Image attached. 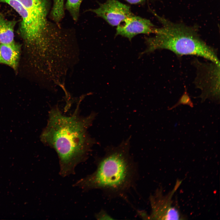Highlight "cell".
Here are the masks:
<instances>
[{"label":"cell","instance_id":"obj_1","mask_svg":"<svg viewBox=\"0 0 220 220\" xmlns=\"http://www.w3.org/2000/svg\"><path fill=\"white\" fill-rule=\"evenodd\" d=\"M77 107L70 116L64 115L56 106L49 112L46 127L42 133L41 141L53 148L59 157L60 174L65 177L73 174L76 166L85 160L96 141L88 130L96 116L92 112L81 116Z\"/></svg>","mask_w":220,"mask_h":220},{"label":"cell","instance_id":"obj_2","mask_svg":"<svg viewBox=\"0 0 220 220\" xmlns=\"http://www.w3.org/2000/svg\"><path fill=\"white\" fill-rule=\"evenodd\" d=\"M130 137L118 145L108 146L92 174L75 184L85 190L99 189L110 197H125L138 178L137 164L130 153Z\"/></svg>","mask_w":220,"mask_h":220},{"label":"cell","instance_id":"obj_3","mask_svg":"<svg viewBox=\"0 0 220 220\" xmlns=\"http://www.w3.org/2000/svg\"><path fill=\"white\" fill-rule=\"evenodd\" d=\"M8 4L21 18L18 33L31 56H44L52 52L65 35L61 28L48 19L49 0H0Z\"/></svg>","mask_w":220,"mask_h":220},{"label":"cell","instance_id":"obj_4","mask_svg":"<svg viewBox=\"0 0 220 220\" xmlns=\"http://www.w3.org/2000/svg\"><path fill=\"white\" fill-rule=\"evenodd\" d=\"M151 12L162 24V27L155 28L154 36L145 38L147 48L141 55L156 50L164 49L179 56L201 57L220 65L215 50L201 39L196 25L188 26L183 23H173L152 10Z\"/></svg>","mask_w":220,"mask_h":220},{"label":"cell","instance_id":"obj_5","mask_svg":"<svg viewBox=\"0 0 220 220\" xmlns=\"http://www.w3.org/2000/svg\"><path fill=\"white\" fill-rule=\"evenodd\" d=\"M197 65V76L195 82L202 90L200 96L201 102L208 99L217 104L220 102V65L199 63Z\"/></svg>","mask_w":220,"mask_h":220},{"label":"cell","instance_id":"obj_6","mask_svg":"<svg viewBox=\"0 0 220 220\" xmlns=\"http://www.w3.org/2000/svg\"><path fill=\"white\" fill-rule=\"evenodd\" d=\"M181 183L178 181L173 190L164 195L161 189H157L149 197L151 212L148 219L178 220L181 219L178 210L173 206L172 197Z\"/></svg>","mask_w":220,"mask_h":220},{"label":"cell","instance_id":"obj_7","mask_svg":"<svg viewBox=\"0 0 220 220\" xmlns=\"http://www.w3.org/2000/svg\"><path fill=\"white\" fill-rule=\"evenodd\" d=\"M90 11L113 26H117L126 18L134 15L129 6L118 0H107L99 3L97 8Z\"/></svg>","mask_w":220,"mask_h":220},{"label":"cell","instance_id":"obj_8","mask_svg":"<svg viewBox=\"0 0 220 220\" xmlns=\"http://www.w3.org/2000/svg\"><path fill=\"white\" fill-rule=\"evenodd\" d=\"M155 28L149 20L134 15L126 18L117 26L115 36L120 35L131 41L137 35L154 33Z\"/></svg>","mask_w":220,"mask_h":220},{"label":"cell","instance_id":"obj_9","mask_svg":"<svg viewBox=\"0 0 220 220\" xmlns=\"http://www.w3.org/2000/svg\"><path fill=\"white\" fill-rule=\"evenodd\" d=\"M21 46L15 42L0 44V64H6L16 70L20 60Z\"/></svg>","mask_w":220,"mask_h":220},{"label":"cell","instance_id":"obj_10","mask_svg":"<svg viewBox=\"0 0 220 220\" xmlns=\"http://www.w3.org/2000/svg\"><path fill=\"white\" fill-rule=\"evenodd\" d=\"M16 21L6 19L0 15V44L15 42L14 29Z\"/></svg>","mask_w":220,"mask_h":220},{"label":"cell","instance_id":"obj_11","mask_svg":"<svg viewBox=\"0 0 220 220\" xmlns=\"http://www.w3.org/2000/svg\"><path fill=\"white\" fill-rule=\"evenodd\" d=\"M83 0H67L65 5L66 9L69 12L73 20L76 21L79 16L80 8Z\"/></svg>","mask_w":220,"mask_h":220},{"label":"cell","instance_id":"obj_12","mask_svg":"<svg viewBox=\"0 0 220 220\" xmlns=\"http://www.w3.org/2000/svg\"><path fill=\"white\" fill-rule=\"evenodd\" d=\"M64 0H53V5L51 12L53 16L60 18L64 15Z\"/></svg>","mask_w":220,"mask_h":220},{"label":"cell","instance_id":"obj_13","mask_svg":"<svg viewBox=\"0 0 220 220\" xmlns=\"http://www.w3.org/2000/svg\"><path fill=\"white\" fill-rule=\"evenodd\" d=\"M182 105H188L192 108L194 107L193 104L186 91H185L177 103L172 107L168 108V110H172Z\"/></svg>","mask_w":220,"mask_h":220},{"label":"cell","instance_id":"obj_14","mask_svg":"<svg viewBox=\"0 0 220 220\" xmlns=\"http://www.w3.org/2000/svg\"><path fill=\"white\" fill-rule=\"evenodd\" d=\"M96 218L98 220H112V217L105 210H102L95 215Z\"/></svg>","mask_w":220,"mask_h":220},{"label":"cell","instance_id":"obj_15","mask_svg":"<svg viewBox=\"0 0 220 220\" xmlns=\"http://www.w3.org/2000/svg\"><path fill=\"white\" fill-rule=\"evenodd\" d=\"M128 3L132 4H141L151 0H124Z\"/></svg>","mask_w":220,"mask_h":220}]
</instances>
